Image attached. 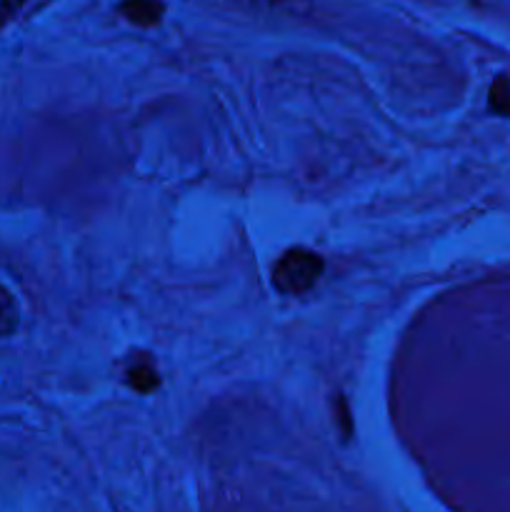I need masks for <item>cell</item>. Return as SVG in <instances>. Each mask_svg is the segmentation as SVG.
Here are the masks:
<instances>
[{
	"mask_svg": "<svg viewBox=\"0 0 510 512\" xmlns=\"http://www.w3.org/2000/svg\"><path fill=\"white\" fill-rule=\"evenodd\" d=\"M323 258L308 248H290L273 268V285L285 295H300L323 275Z\"/></svg>",
	"mask_w": 510,
	"mask_h": 512,
	"instance_id": "1",
	"label": "cell"
},
{
	"mask_svg": "<svg viewBox=\"0 0 510 512\" xmlns=\"http://www.w3.org/2000/svg\"><path fill=\"white\" fill-rule=\"evenodd\" d=\"M120 13L138 25H153L163 15V3L160 0H128L120 5Z\"/></svg>",
	"mask_w": 510,
	"mask_h": 512,
	"instance_id": "2",
	"label": "cell"
},
{
	"mask_svg": "<svg viewBox=\"0 0 510 512\" xmlns=\"http://www.w3.org/2000/svg\"><path fill=\"white\" fill-rule=\"evenodd\" d=\"M488 105L493 108V113L505 115L510 118V78L508 75H498L490 85L488 93Z\"/></svg>",
	"mask_w": 510,
	"mask_h": 512,
	"instance_id": "3",
	"label": "cell"
},
{
	"mask_svg": "<svg viewBox=\"0 0 510 512\" xmlns=\"http://www.w3.org/2000/svg\"><path fill=\"white\" fill-rule=\"evenodd\" d=\"M18 303H15L13 295L8 293V290L0 285V338H5V335L15 333V328H18Z\"/></svg>",
	"mask_w": 510,
	"mask_h": 512,
	"instance_id": "4",
	"label": "cell"
},
{
	"mask_svg": "<svg viewBox=\"0 0 510 512\" xmlns=\"http://www.w3.org/2000/svg\"><path fill=\"white\" fill-rule=\"evenodd\" d=\"M128 383L135 390H140V393H148V390H153L158 385V375H155V370L150 365H135V368L128 370Z\"/></svg>",
	"mask_w": 510,
	"mask_h": 512,
	"instance_id": "5",
	"label": "cell"
},
{
	"mask_svg": "<svg viewBox=\"0 0 510 512\" xmlns=\"http://www.w3.org/2000/svg\"><path fill=\"white\" fill-rule=\"evenodd\" d=\"M23 5L25 0H0V28H3L10 18H15V13H18Z\"/></svg>",
	"mask_w": 510,
	"mask_h": 512,
	"instance_id": "6",
	"label": "cell"
}]
</instances>
